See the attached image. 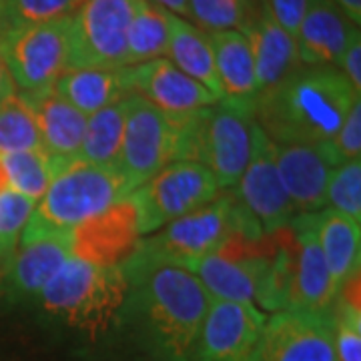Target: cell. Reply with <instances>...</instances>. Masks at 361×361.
Wrapping results in <instances>:
<instances>
[{"label": "cell", "instance_id": "14", "mask_svg": "<svg viewBox=\"0 0 361 361\" xmlns=\"http://www.w3.org/2000/svg\"><path fill=\"white\" fill-rule=\"evenodd\" d=\"M265 325L253 303L211 299L195 343L193 361H245Z\"/></svg>", "mask_w": 361, "mask_h": 361}, {"label": "cell", "instance_id": "13", "mask_svg": "<svg viewBox=\"0 0 361 361\" xmlns=\"http://www.w3.org/2000/svg\"><path fill=\"white\" fill-rule=\"evenodd\" d=\"M343 163L331 141L275 142V165L297 213H317L327 207V183Z\"/></svg>", "mask_w": 361, "mask_h": 361}, {"label": "cell", "instance_id": "38", "mask_svg": "<svg viewBox=\"0 0 361 361\" xmlns=\"http://www.w3.org/2000/svg\"><path fill=\"white\" fill-rule=\"evenodd\" d=\"M14 92H16L14 80L11 78L8 71H6V66H4L2 59H0V104L4 103L6 99H11Z\"/></svg>", "mask_w": 361, "mask_h": 361}, {"label": "cell", "instance_id": "36", "mask_svg": "<svg viewBox=\"0 0 361 361\" xmlns=\"http://www.w3.org/2000/svg\"><path fill=\"white\" fill-rule=\"evenodd\" d=\"M339 71L343 73V77L351 82V87L361 92V35L360 30L351 37L348 49L343 51L341 59L337 61Z\"/></svg>", "mask_w": 361, "mask_h": 361}, {"label": "cell", "instance_id": "15", "mask_svg": "<svg viewBox=\"0 0 361 361\" xmlns=\"http://www.w3.org/2000/svg\"><path fill=\"white\" fill-rule=\"evenodd\" d=\"M289 225L293 231L295 251L287 293V310H331L337 289L317 241L315 213H299Z\"/></svg>", "mask_w": 361, "mask_h": 361}, {"label": "cell", "instance_id": "37", "mask_svg": "<svg viewBox=\"0 0 361 361\" xmlns=\"http://www.w3.org/2000/svg\"><path fill=\"white\" fill-rule=\"evenodd\" d=\"M353 25L361 23V0H334Z\"/></svg>", "mask_w": 361, "mask_h": 361}, {"label": "cell", "instance_id": "3", "mask_svg": "<svg viewBox=\"0 0 361 361\" xmlns=\"http://www.w3.org/2000/svg\"><path fill=\"white\" fill-rule=\"evenodd\" d=\"M52 169L51 187L39 199L18 245L49 235H71L133 193L115 167L52 159Z\"/></svg>", "mask_w": 361, "mask_h": 361}, {"label": "cell", "instance_id": "40", "mask_svg": "<svg viewBox=\"0 0 361 361\" xmlns=\"http://www.w3.org/2000/svg\"><path fill=\"white\" fill-rule=\"evenodd\" d=\"M6 28H11V25H8V16H6V2L0 0V35H2Z\"/></svg>", "mask_w": 361, "mask_h": 361}, {"label": "cell", "instance_id": "6", "mask_svg": "<svg viewBox=\"0 0 361 361\" xmlns=\"http://www.w3.org/2000/svg\"><path fill=\"white\" fill-rule=\"evenodd\" d=\"M237 197L233 191L221 193L209 205L171 221L165 229L130 251L118 265L125 277L142 273L155 265H185L195 259L217 253L229 239L235 223Z\"/></svg>", "mask_w": 361, "mask_h": 361}, {"label": "cell", "instance_id": "24", "mask_svg": "<svg viewBox=\"0 0 361 361\" xmlns=\"http://www.w3.org/2000/svg\"><path fill=\"white\" fill-rule=\"evenodd\" d=\"M207 35L211 40L223 94L229 99L255 101L257 97L255 61L245 35L239 30H223V32H207Z\"/></svg>", "mask_w": 361, "mask_h": 361}, {"label": "cell", "instance_id": "41", "mask_svg": "<svg viewBox=\"0 0 361 361\" xmlns=\"http://www.w3.org/2000/svg\"><path fill=\"white\" fill-rule=\"evenodd\" d=\"M8 189V177H6V171H4V165H2V157H0V191Z\"/></svg>", "mask_w": 361, "mask_h": 361}, {"label": "cell", "instance_id": "4", "mask_svg": "<svg viewBox=\"0 0 361 361\" xmlns=\"http://www.w3.org/2000/svg\"><path fill=\"white\" fill-rule=\"evenodd\" d=\"M129 285L118 265L68 257L39 293L40 307L54 322L90 339L123 323Z\"/></svg>", "mask_w": 361, "mask_h": 361}, {"label": "cell", "instance_id": "17", "mask_svg": "<svg viewBox=\"0 0 361 361\" xmlns=\"http://www.w3.org/2000/svg\"><path fill=\"white\" fill-rule=\"evenodd\" d=\"M357 30L334 0H310L295 35L299 63L336 66Z\"/></svg>", "mask_w": 361, "mask_h": 361}, {"label": "cell", "instance_id": "39", "mask_svg": "<svg viewBox=\"0 0 361 361\" xmlns=\"http://www.w3.org/2000/svg\"><path fill=\"white\" fill-rule=\"evenodd\" d=\"M151 2H155L159 6H163L165 11L169 13L177 14V16H187V0H151Z\"/></svg>", "mask_w": 361, "mask_h": 361}, {"label": "cell", "instance_id": "25", "mask_svg": "<svg viewBox=\"0 0 361 361\" xmlns=\"http://www.w3.org/2000/svg\"><path fill=\"white\" fill-rule=\"evenodd\" d=\"M125 115L127 104L121 101L87 116V129L78 161L97 167H116L125 133Z\"/></svg>", "mask_w": 361, "mask_h": 361}, {"label": "cell", "instance_id": "1", "mask_svg": "<svg viewBox=\"0 0 361 361\" xmlns=\"http://www.w3.org/2000/svg\"><path fill=\"white\" fill-rule=\"evenodd\" d=\"M125 279L123 322L141 337L145 351L157 361H193L211 303L201 281L179 265H155Z\"/></svg>", "mask_w": 361, "mask_h": 361}, {"label": "cell", "instance_id": "21", "mask_svg": "<svg viewBox=\"0 0 361 361\" xmlns=\"http://www.w3.org/2000/svg\"><path fill=\"white\" fill-rule=\"evenodd\" d=\"M6 275L16 295L39 297L51 277L73 257L68 235H49L35 241L20 243V249L11 255Z\"/></svg>", "mask_w": 361, "mask_h": 361}, {"label": "cell", "instance_id": "33", "mask_svg": "<svg viewBox=\"0 0 361 361\" xmlns=\"http://www.w3.org/2000/svg\"><path fill=\"white\" fill-rule=\"evenodd\" d=\"M8 25H40L71 18L85 0H4Z\"/></svg>", "mask_w": 361, "mask_h": 361}, {"label": "cell", "instance_id": "18", "mask_svg": "<svg viewBox=\"0 0 361 361\" xmlns=\"http://www.w3.org/2000/svg\"><path fill=\"white\" fill-rule=\"evenodd\" d=\"M241 32L247 37L253 52L257 94L275 87L301 66L295 39L277 25L263 0H259L257 13Z\"/></svg>", "mask_w": 361, "mask_h": 361}, {"label": "cell", "instance_id": "2", "mask_svg": "<svg viewBox=\"0 0 361 361\" xmlns=\"http://www.w3.org/2000/svg\"><path fill=\"white\" fill-rule=\"evenodd\" d=\"M360 97L337 66L301 65L255 97V123L277 145L331 141Z\"/></svg>", "mask_w": 361, "mask_h": 361}, {"label": "cell", "instance_id": "27", "mask_svg": "<svg viewBox=\"0 0 361 361\" xmlns=\"http://www.w3.org/2000/svg\"><path fill=\"white\" fill-rule=\"evenodd\" d=\"M20 151H42L39 127L20 92L0 104V155Z\"/></svg>", "mask_w": 361, "mask_h": 361}, {"label": "cell", "instance_id": "5", "mask_svg": "<svg viewBox=\"0 0 361 361\" xmlns=\"http://www.w3.org/2000/svg\"><path fill=\"white\" fill-rule=\"evenodd\" d=\"M255 101L221 99L179 116L175 161H193L211 171L221 189L235 187L251 155Z\"/></svg>", "mask_w": 361, "mask_h": 361}, {"label": "cell", "instance_id": "31", "mask_svg": "<svg viewBox=\"0 0 361 361\" xmlns=\"http://www.w3.org/2000/svg\"><path fill=\"white\" fill-rule=\"evenodd\" d=\"M39 201L16 193L11 187L0 191V257H11L26 223Z\"/></svg>", "mask_w": 361, "mask_h": 361}, {"label": "cell", "instance_id": "26", "mask_svg": "<svg viewBox=\"0 0 361 361\" xmlns=\"http://www.w3.org/2000/svg\"><path fill=\"white\" fill-rule=\"evenodd\" d=\"M171 14L151 0H141L127 35V66L163 59L167 54Z\"/></svg>", "mask_w": 361, "mask_h": 361}, {"label": "cell", "instance_id": "11", "mask_svg": "<svg viewBox=\"0 0 361 361\" xmlns=\"http://www.w3.org/2000/svg\"><path fill=\"white\" fill-rule=\"evenodd\" d=\"M245 361H337L331 310L277 311Z\"/></svg>", "mask_w": 361, "mask_h": 361}, {"label": "cell", "instance_id": "32", "mask_svg": "<svg viewBox=\"0 0 361 361\" xmlns=\"http://www.w3.org/2000/svg\"><path fill=\"white\" fill-rule=\"evenodd\" d=\"M336 329L337 361H361V307L360 303L336 297L331 305Z\"/></svg>", "mask_w": 361, "mask_h": 361}, {"label": "cell", "instance_id": "9", "mask_svg": "<svg viewBox=\"0 0 361 361\" xmlns=\"http://www.w3.org/2000/svg\"><path fill=\"white\" fill-rule=\"evenodd\" d=\"M71 18L11 26L0 35V59L14 80L16 92L40 94L52 90L66 71Z\"/></svg>", "mask_w": 361, "mask_h": 361}, {"label": "cell", "instance_id": "29", "mask_svg": "<svg viewBox=\"0 0 361 361\" xmlns=\"http://www.w3.org/2000/svg\"><path fill=\"white\" fill-rule=\"evenodd\" d=\"M2 157V165L8 177V187L28 199L39 201L51 187L54 177L51 157L44 151H20L6 153Z\"/></svg>", "mask_w": 361, "mask_h": 361}, {"label": "cell", "instance_id": "28", "mask_svg": "<svg viewBox=\"0 0 361 361\" xmlns=\"http://www.w3.org/2000/svg\"><path fill=\"white\" fill-rule=\"evenodd\" d=\"M259 0H187V16L205 32L243 30L255 16Z\"/></svg>", "mask_w": 361, "mask_h": 361}, {"label": "cell", "instance_id": "30", "mask_svg": "<svg viewBox=\"0 0 361 361\" xmlns=\"http://www.w3.org/2000/svg\"><path fill=\"white\" fill-rule=\"evenodd\" d=\"M327 207L361 223V159L339 163L327 183Z\"/></svg>", "mask_w": 361, "mask_h": 361}, {"label": "cell", "instance_id": "10", "mask_svg": "<svg viewBox=\"0 0 361 361\" xmlns=\"http://www.w3.org/2000/svg\"><path fill=\"white\" fill-rule=\"evenodd\" d=\"M125 104V133L115 169L135 191L175 161L179 116L163 113L139 94H129Z\"/></svg>", "mask_w": 361, "mask_h": 361}, {"label": "cell", "instance_id": "42", "mask_svg": "<svg viewBox=\"0 0 361 361\" xmlns=\"http://www.w3.org/2000/svg\"><path fill=\"white\" fill-rule=\"evenodd\" d=\"M4 257H0V277H2V273H4V269H6V265H4V261H2Z\"/></svg>", "mask_w": 361, "mask_h": 361}, {"label": "cell", "instance_id": "19", "mask_svg": "<svg viewBox=\"0 0 361 361\" xmlns=\"http://www.w3.org/2000/svg\"><path fill=\"white\" fill-rule=\"evenodd\" d=\"M23 99L35 115L42 151L51 159H78L87 129V116L73 104L63 101L54 90L40 94H23Z\"/></svg>", "mask_w": 361, "mask_h": 361}, {"label": "cell", "instance_id": "12", "mask_svg": "<svg viewBox=\"0 0 361 361\" xmlns=\"http://www.w3.org/2000/svg\"><path fill=\"white\" fill-rule=\"evenodd\" d=\"M237 199L259 221L265 235L279 231L295 219V207L287 197L275 165V142L255 123L251 139V155L239 183L235 185Z\"/></svg>", "mask_w": 361, "mask_h": 361}, {"label": "cell", "instance_id": "20", "mask_svg": "<svg viewBox=\"0 0 361 361\" xmlns=\"http://www.w3.org/2000/svg\"><path fill=\"white\" fill-rule=\"evenodd\" d=\"M52 90L85 116L94 115L133 94L127 66L65 71L56 78Z\"/></svg>", "mask_w": 361, "mask_h": 361}, {"label": "cell", "instance_id": "7", "mask_svg": "<svg viewBox=\"0 0 361 361\" xmlns=\"http://www.w3.org/2000/svg\"><path fill=\"white\" fill-rule=\"evenodd\" d=\"M219 195L221 187L209 169L193 161H173L127 199L135 209L139 235H149L209 205Z\"/></svg>", "mask_w": 361, "mask_h": 361}, {"label": "cell", "instance_id": "8", "mask_svg": "<svg viewBox=\"0 0 361 361\" xmlns=\"http://www.w3.org/2000/svg\"><path fill=\"white\" fill-rule=\"evenodd\" d=\"M141 0H85L68 25L66 71L127 66V35Z\"/></svg>", "mask_w": 361, "mask_h": 361}, {"label": "cell", "instance_id": "16", "mask_svg": "<svg viewBox=\"0 0 361 361\" xmlns=\"http://www.w3.org/2000/svg\"><path fill=\"white\" fill-rule=\"evenodd\" d=\"M127 73L130 92L155 104L167 115H189L219 101L211 90L187 77L169 59H153L141 65L127 66Z\"/></svg>", "mask_w": 361, "mask_h": 361}, {"label": "cell", "instance_id": "23", "mask_svg": "<svg viewBox=\"0 0 361 361\" xmlns=\"http://www.w3.org/2000/svg\"><path fill=\"white\" fill-rule=\"evenodd\" d=\"M169 61L183 71L187 77L201 82L207 90H211L217 99H223L215 56L211 49V40L205 30H201L193 23L171 14V35H169Z\"/></svg>", "mask_w": 361, "mask_h": 361}, {"label": "cell", "instance_id": "22", "mask_svg": "<svg viewBox=\"0 0 361 361\" xmlns=\"http://www.w3.org/2000/svg\"><path fill=\"white\" fill-rule=\"evenodd\" d=\"M315 225L331 281L339 291L341 285L360 271L361 223L325 207L315 213Z\"/></svg>", "mask_w": 361, "mask_h": 361}, {"label": "cell", "instance_id": "35", "mask_svg": "<svg viewBox=\"0 0 361 361\" xmlns=\"http://www.w3.org/2000/svg\"><path fill=\"white\" fill-rule=\"evenodd\" d=\"M263 4L269 8L271 16L277 20V25L295 39L297 28L301 25V18L307 11L310 0H263Z\"/></svg>", "mask_w": 361, "mask_h": 361}, {"label": "cell", "instance_id": "34", "mask_svg": "<svg viewBox=\"0 0 361 361\" xmlns=\"http://www.w3.org/2000/svg\"><path fill=\"white\" fill-rule=\"evenodd\" d=\"M331 145L343 161L360 159L361 155V97L351 104L341 127L331 139Z\"/></svg>", "mask_w": 361, "mask_h": 361}]
</instances>
